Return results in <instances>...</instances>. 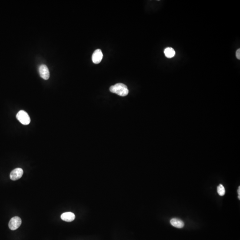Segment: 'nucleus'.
<instances>
[{
  "label": "nucleus",
  "instance_id": "nucleus-1",
  "mask_svg": "<svg viewBox=\"0 0 240 240\" xmlns=\"http://www.w3.org/2000/svg\"><path fill=\"white\" fill-rule=\"evenodd\" d=\"M109 90L111 92L116 93L122 97L127 96L128 93L127 87L122 83H118L114 86H111Z\"/></svg>",
  "mask_w": 240,
  "mask_h": 240
},
{
  "label": "nucleus",
  "instance_id": "nucleus-2",
  "mask_svg": "<svg viewBox=\"0 0 240 240\" xmlns=\"http://www.w3.org/2000/svg\"><path fill=\"white\" fill-rule=\"evenodd\" d=\"M16 118L24 125H28L31 122L29 114L24 110L19 111L16 115Z\"/></svg>",
  "mask_w": 240,
  "mask_h": 240
},
{
  "label": "nucleus",
  "instance_id": "nucleus-3",
  "mask_svg": "<svg viewBox=\"0 0 240 240\" xmlns=\"http://www.w3.org/2000/svg\"><path fill=\"white\" fill-rule=\"evenodd\" d=\"M21 224V219L18 217H15L11 218L9 221L8 227L11 230H15L20 226Z\"/></svg>",
  "mask_w": 240,
  "mask_h": 240
},
{
  "label": "nucleus",
  "instance_id": "nucleus-4",
  "mask_svg": "<svg viewBox=\"0 0 240 240\" xmlns=\"http://www.w3.org/2000/svg\"><path fill=\"white\" fill-rule=\"evenodd\" d=\"M23 170L21 168H16L11 171L10 174V178L13 180H18L22 177Z\"/></svg>",
  "mask_w": 240,
  "mask_h": 240
},
{
  "label": "nucleus",
  "instance_id": "nucleus-5",
  "mask_svg": "<svg viewBox=\"0 0 240 240\" xmlns=\"http://www.w3.org/2000/svg\"><path fill=\"white\" fill-rule=\"evenodd\" d=\"M39 72L41 77L44 80H48L50 78V71L46 65H41L39 68Z\"/></svg>",
  "mask_w": 240,
  "mask_h": 240
},
{
  "label": "nucleus",
  "instance_id": "nucleus-6",
  "mask_svg": "<svg viewBox=\"0 0 240 240\" xmlns=\"http://www.w3.org/2000/svg\"><path fill=\"white\" fill-rule=\"evenodd\" d=\"M103 57V55L102 52L101 50L98 49L96 50L92 54V62L94 64H99L102 61Z\"/></svg>",
  "mask_w": 240,
  "mask_h": 240
},
{
  "label": "nucleus",
  "instance_id": "nucleus-7",
  "mask_svg": "<svg viewBox=\"0 0 240 240\" xmlns=\"http://www.w3.org/2000/svg\"><path fill=\"white\" fill-rule=\"evenodd\" d=\"M60 218L63 221L67 222H71L75 219V215L74 213L72 212H66L62 213Z\"/></svg>",
  "mask_w": 240,
  "mask_h": 240
},
{
  "label": "nucleus",
  "instance_id": "nucleus-8",
  "mask_svg": "<svg viewBox=\"0 0 240 240\" xmlns=\"http://www.w3.org/2000/svg\"><path fill=\"white\" fill-rule=\"evenodd\" d=\"M170 222L173 226L177 228H182L185 225L184 222L182 220L177 218H173L171 219Z\"/></svg>",
  "mask_w": 240,
  "mask_h": 240
},
{
  "label": "nucleus",
  "instance_id": "nucleus-9",
  "mask_svg": "<svg viewBox=\"0 0 240 240\" xmlns=\"http://www.w3.org/2000/svg\"><path fill=\"white\" fill-rule=\"evenodd\" d=\"M164 54L167 58H171L175 55V51L173 48L168 47L164 50Z\"/></svg>",
  "mask_w": 240,
  "mask_h": 240
},
{
  "label": "nucleus",
  "instance_id": "nucleus-10",
  "mask_svg": "<svg viewBox=\"0 0 240 240\" xmlns=\"http://www.w3.org/2000/svg\"><path fill=\"white\" fill-rule=\"evenodd\" d=\"M217 191L219 195L222 196L225 194V190L224 187L222 184H220L217 188Z\"/></svg>",
  "mask_w": 240,
  "mask_h": 240
},
{
  "label": "nucleus",
  "instance_id": "nucleus-11",
  "mask_svg": "<svg viewBox=\"0 0 240 240\" xmlns=\"http://www.w3.org/2000/svg\"><path fill=\"white\" fill-rule=\"evenodd\" d=\"M236 57L238 58V59L240 60V49H239L237 50V52L236 53Z\"/></svg>",
  "mask_w": 240,
  "mask_h": 240
},
{
  "label": "nucleus",
  "instance_id": "nucleus-12",
  "mask_svg": "<svg viewBox=\"0 0 240 240\" xmlns=\"http://www.w3.org/2000/svg\"><path fill=\"white\" fill-rule=\"evenodd\" d=\"M238 195H240V186H239L238 189Z\"/></svg>",
  "mask_w": 240,
  "mask_h": 240
},
{
  "label": "nucleus",
  "instance_id": "nucleus-13",
  "mask_svg": "<svg viewBox=\"0 0 240 240\" xmlns=\"http://www.w3.org/2000/svg\"><path fill=\"white\" fill-rule=\"evenodd\" d=\"M238 198H239V200H240V195H238Z\"/></svg>",
  "mask_w": 240,
  "mask_h": 240
}]
</instances>
